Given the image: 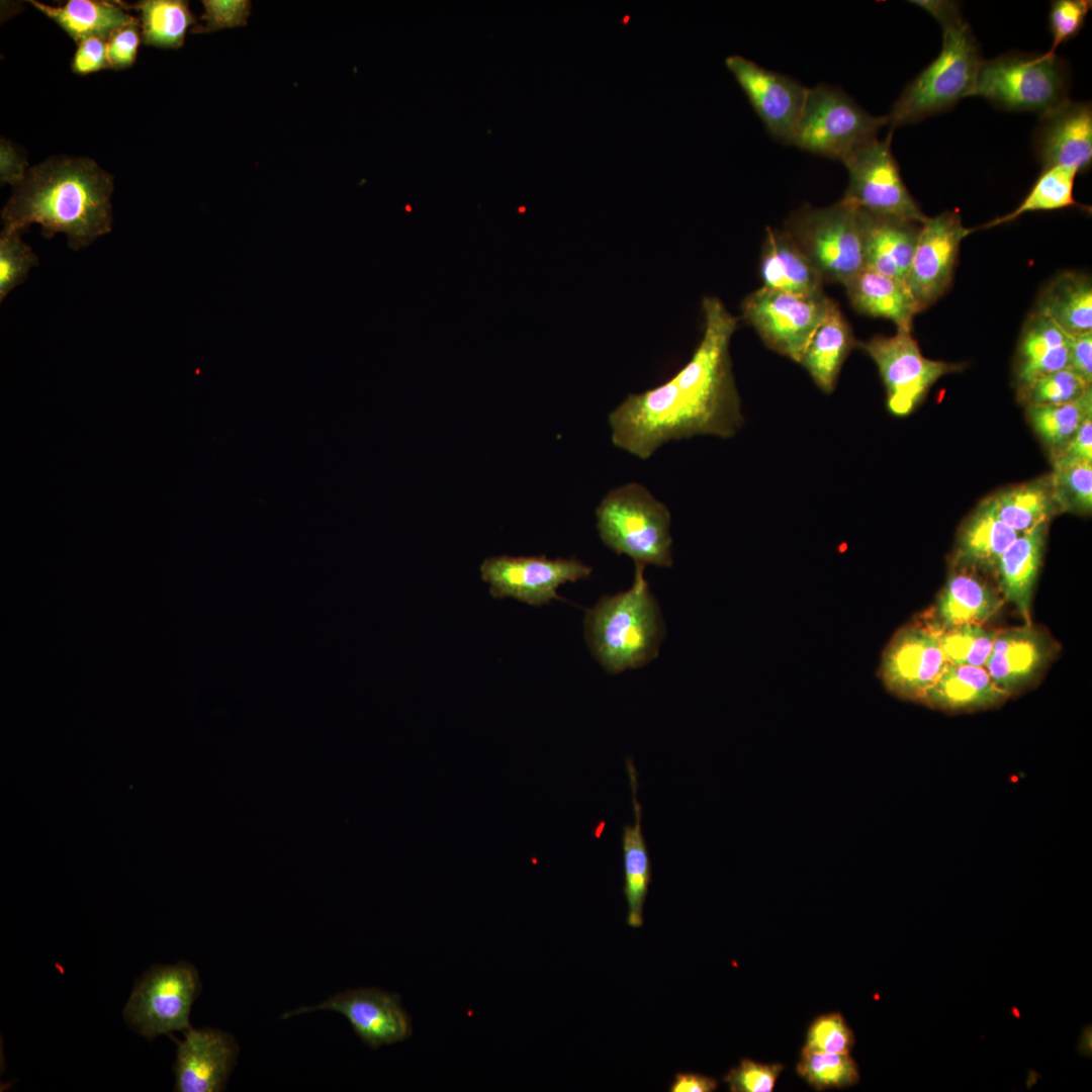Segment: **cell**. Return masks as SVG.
I'll return each mask as SVG.
<instances>
[{
    "label": "cell",
    "mask_w": 1092,
    "mask_h": 1092,
    "mask_svg": "<svg viewBox=\"0 0 1092 1092\" xmlns=\"http://www.w3.org/2000/svg\"><path fill=\"white\" fill-rule=\"evenodd\" d=\"M702 339L688 363L664 383L629 394L608 416L615 447L647 460L670 441L730 438L743 424L729 353L737 327L717 297L703 299Z\"/></svg>",
    "instance_id": "cell-1"
},
{
    "label": "cell",
    "mask_w": 1092,
    "mask_h": 1092,
    "mask_svg": "<svg viewBox=\"0 0 1092 1092\" xmlns=\"http://www.w3.org/2000/svg\"><path fill=\"white\" fill-rule=\"evenodd\" d=\"M112 190V176L91 159H48L14 189L1 212L3 230L23 233L39 223L43 237L64 233L77 251L111 231Z\"/></svg>",
    "instance_id": "cell-2"
},
{
    "label": "cell",
    "mask_w": 1092,
    "mask_h": 1092,
    "mask_svg": "<svg viewBox=\"0 0 1092 1092\" xmlns=\"http://www.w3.org/2000/svg\"><path fill=\"white\" fill-rule=\"evenodd\" d=\"M635 565L631 588L602 598L585 614L588 645L612 673L649 662L657 656L663 637L659 609L643 576L645 566Z\"/></svg>",
    "instance_id": "cell-3"
},
{
    "label": "cell",
    "mask_w": 1092,
    "mask_h": 1092,
    "mask_svg": "<svg viewBox=\"0 0 1092 1092\" xmlns=\"http://www.w3.org/2000/svg\"><path fill=\"white\" fill-rule=\"evenodd\" d=\"M982 63L967 22L943 30L940 53L905 87L887 115L891 130L947 111L971 96Z\"/></svg>",
    "instance_id": "cell-4"
},
{
    "label": "cell",
    "mask_w": 1092,
    "mask_h": 1092,
    "mask_svg": "<svg viewBox=\"0 0 1092 1092\" xmlns=\"http://www.w3.org/2000/svg\"><path fill=\"white\" fill-rule=\"evenodd\" d=\"M603 543L638 565L670 567L671 515L644 485L629 482L611 489L596 509Z\"/></svg>",
    "instance_id": "cell-5"
},
{
    "label": "cell",
    "mask_w": 1092,
    "mask_h": 1092,
    "mask_svg": "<svg viewBox=\"0 0 1092 1092\" xmlns=\"http://www.w3.org/2000/svg\"><path fill=\"white\" fill-rule=\"evenodd\" d=\"M1070 72L1057 55L1009 52L983 61L971 96L1039 115L1069 99Z\"/></svg>",
    "instance_id": "cell-6"
},
{
    "label": "cell",
    "mask_w": 1092,
    "mask_h": 1092,
    "mask_svg": "<svg viewBox=\"0 0 1092 1092\" xmlns=\"http://www.w3.org/2000/svg\"><path fill=\"white\" fill-rule=\"evenodd\" d=\"M786 232L824 281L844 285L864 269L860 211L843 199L823 208L802 207L789 218Z\"/></svg>",
    "instance_id": "cell-7"
},
{
    "label": "cell",
    "mask_w": 1092,
    "mask_h": 1092,
    "mask_svg": "<svg viewBox=\"0 0 1092 1092\" xmlns=\"http://www.w3.org/2000/svg\"><path fill=\"white\" fill-rule=\"evenodd\" d=\"M885 125L887 115H872L839 88L819 84L808 88L793 145L842 163Z\"/></svg>",
    "instance_id": "cell-8"
},
{
    "label": "cell",
    "mask_w": 1092,
    "mask_h": 1092,
    "mask_svg": "<svg viewBox=\"0 0 1092 1092\" xmlns=\"http://www.w3.org/2000/svg\"><path fill=\"white\" fill-rule=\"evenodd\" d=\"M201 984L194 966L179 962L154 966L139 982L124 1008V1019L152 1040L160 1034L185 1031Z\"/></svg>",
    "instance_id": "cell-9"
},
{
    "label": "cell",
    "mask_w": 1092,
    "mask_h": 1092,
    "mask_svg": "<svg viewBox=\"0 0 1092 1092\" xmlns=\"http://www.w3.org/2000/svg\"><path fill=\"white\" fill-rule=\"evenodd\" d=\"M834 304L826 295L806 297L762 286L744 298L741 310L769 349L799 363Z\"/></svg>",
    "instance_id": "cell-10"
},
{
    "label": "cell",
    "mask_w": 1092,
    "mask_h": 1092,
    "mask_svg": "<svg viewBox=\"0 0 1092 1092\" xmlns=\"http://www.w3.org/2000/svg\"><path fill=\"white\" fill-rule=\"evenodd\" d=\"M875 362L887 393L889 411L909 415L928 389L945 374L960 370L959 364L923 356L911 332L897 330L893 336H875L856 343Z\"/></svg>",
    "instance_id": "cell-11"
},
{
    "label": "cell",
    "mask_w": 1092,
    "mask_h": 1092,
    "mask_svg": "<svg viewBox=\"0 0 1092 1092\" xmlns=\"http://www.w3.org/2000/svg\"><path fill=\"white\" fill-rule=\"evenodd\" d=\"M893 130L842 163L849 181L843 200L863 211L922 223L927 216L909 193L891 150Z\"/></svg>",
    "instance_id": "cell-12"
},
{
    "label": "cell",
    "mask_w": 1092,
    "mask_h": 1092,
    "mask_svg": "<svg viewBox=\"0 0 1092 1092\" xmlns=\"http://www.w3.org/2000/svg\"><path fill=\"white\" fill-rule=\"evenodd\" d=\"M479 570L494 599L509 597L532 606L564 601L557 588L592 573V568L576 558L550 559L544 555L491 556L482 561Z\"/></svg>",
    "instance_id": "cell-13"
},
{
    "label": "cell",
    "mask_w": 1092,
    "mask_h": 1092,
    "mask_svg": "<svg viewBox=\"0 0 1092 1092\" xmlns=\"http://www.w3.org/2000/svg\"><path fill=\"white\" fill-rule=\"evenodd\" d=\"M948 663L938 627L914 623L899 630L888 644L880 675L892 694L920 702Z\"/></svg>",
    "instance_id": "cell-14"
},
{
    "label": "cell",
    "mask_w": 1092,
    "mask_h": 1092,
    "mask_svg": "<svg viewBox=\"0 0 1092 1092\" xmlns=\"http://www.w3.org/2000/svg\"><path fill=\"white\" fill-rule=\"evenodd\" d=\"M975 229L966 228L961 215L944 211L921 223L906 284L920 310L949 288L962 241Z\"/></svg>",
    "instance_id": "cell-15"
},
{
    "label": "cell",
    "mask_w": 1092,
    "mask_h": 1092,
    "mask_svg": "<svg viewBox=\"0 0 1092 1092\" xmlns=\"http://www.w3.org/2000/svg\"><path fill=\"white\" fill-rule=\"evenodd\" d=\"M725 65L744 91L766 131L775 140L793 145L808 88L742 56L727 57Z\"/></svg>",
    "instance_id": "cell-16"
},
{
    "label": "cell",
    "mask_w": 1092,
    "mask_h": 1092,
    "mask_svg": "<svg viewBox=\"0 0 1092 1092\" xmlns=\"http://www.w3.org/2000/svg\"><path fill=\"white\" fill-rule=\"evenodd\" d=\"M315 1010H332L344 1015L355 1033L376 1050L407 1039L413 1034L412 1019L396 993L378 988H360L337 993L316 1006L299 1007L282 1018Z\"/></svg>",
    "instance_id": "cell-17"
},
{
    "label": "cell",
    "mask_w": 1092,
    "mask_h": 1092,
    "mask_svg": "<svg viewBox=\"0 0 1092 1092\" xmlns=\"http://www.w3.org/2000/svg\"><path fill=\"white\" fill-rule=\"evenodd\" d=\"M1032 148L1043 168L1062 166L1077 173L1092 163V107L1090 102L1066 100L1039 115Z\"/></svg>",
    "instance_id": "cell-18"
},
{
    "label": "cell",
    "mask_w": 1092,
    "mask_h": 1092,
    "mask_svg": "<svg viewBox=\"0 0 1092 1092\" xmlns=\"http://www.w3.org/2000/svg\"><path fill=\"white\" fill-rule=\"evenodd\" d=\"M178 1044L173 1071L178 1092H218L224 1090L237 1062L239 1046L234 1036L214 1028L184 1031Z\"/></svg>",
    "instance_id": "cell-19"
},
{
    "label": "cell",
    "mask_w": 1092,
    "mask_h": 1092,
    "mask_svg": "<svg viewBox=\"0 0 1092 1092\" xmlns=\"http://www.w3.org/2000/svg\"><path fill=\"white\" fill-rule=\"evenodd\" d=\"M1054 654V645L1038 629L1025 624L999 631L985 669L1009 697L1035 679Z\"/></svg>",
    "instance_id": "cell-20"
},
{
    "label": "cell",
    "mask_w": 1092,
    "mask_h": 1092,
    "mask_svg": "<svg viewBox=\"0 0 1092 1092\" xmlns=\"http://www.w3.org/2000/svg\"><path fill=\"white\" fill-rule=\"evenodd\" d=\"M859 211L864 236V268L906 282L921 223Z\"/></svg>",
    "instance_id": "cell-21"
},
{
    "label": "cell",
    "mask_w": 1092,
    "mask_h": 1092,
    "mask_svg": "<svg viewBox=\"0 0 1092 1092\" xmlns=\"http://www.w3.org/2000/svg\"><path fill=\"white\" fill-rule=\"evenodd\" d=\"M760 276L764 287L806 297H819L823 278L787 232L766 229Z\"/></svg>",
    "instance_id": "cell-22"
},
{
    "label": "cell",
    "mask_w": 1092,
    "mask_h": 1092,
    "mask_svg": "<svg viewBox=\"0 0 1092 1092\" xmlns=\"http://www.w3.org/2000/svg\"><path fill=\"white\" fill-rule=\"evenodd\" d=\"M1008 698L984 667L948 663L920 703L945 712H972L1000 706Z\"/></svg>",
    "instance_id": "cell-23"
},
{
    "label": "cell",
    "mask_w": 1092,
    "mask_h": 1092,
    "mask_svg": "<svg viewBox=\"0 0 1092 1092\" xmlns=\"http://www.w3.org/2000/svg\"><path fill=\"white\" fill-rule=\"evenodd\" d=\"M844 286L855 310L890 320L897 330L911 332L913 318L921 311L906 282L868 268Z\"/></svg>",
    "instance_id": "cell-24"
},
{
    "label": "cell",
    "mask_w": 1092,
    "mask_h": 1092,
    "mask_svg": "<svg viewBox=\"0 0 1092 1092\" xmlns=\"http://www.w3.org/2000/svg\"><path fill=\"white\" fill-rule=\"evenodd\" d=\"M1046 525L1019 534L1002 554L995 570L1004 599L1014 605L1025 624H1031V598L1042 558Z\"/></svg>",
    "instance_id": "cell-25"
},
{
    "label": "cell",
    "mask_w": 1092,
    "mask_h": 1092,
    "mask_svg": "<svg viewBox=\"0 0 1092 1092\" xmlns=\"http://www.w3.org/2000/svg\"><path fill=\"white\" fill-rule=\"evenodd\" d=\"M1018 535L998 517L987 499L963 525L954 563L962 569L995 571L1000 557Z\"/></svg>",
    "instance_id": "cell-26"
},
{
    "label": "cell",
    "mask_w": 1092,
    "mask_h": 1092,
    "mask_svg": "<svg viewBox=\"0 0 1092 1092\" xmlns=\"http://www.w3.org/2000/svg\"><path fill=\"white\" fill-rule=\"evenodd\" d=\"M626 767L632 790L635 822L634 825L626 824L623 827V893L628 904L627 923L637 928L643 925V907L651 882V861L642 832V807L636 798L638 772L631 758L626 759Z\"/></svg>",
    "instance_id": "cell-27"
},
{
    "label": "cell",
    "mask_w": 1092,
    "mask_h": 1092,
    "mask_svg": "<svg viewBox=\"0 0 1092 1092\" xmlns=\"http://www.w3.org/2000/svg\"><path fill=\"white\" fill-rule=\"evenodd\" d=\"M854 346L851 328L835 303L816 329L799 363L815 384L829 394L835 389L841 367Z\"/></svg>",
    "instance_id": "cell-28"
},
{
    "label": "cell",
    "mask_w": 1092,
    "mask_h": 1092,
    "mask_svg": "<svg viewBox=\"0 0 1092 1092\" xmlns=\"http://www.w3.org/2000/svg\"><path fill=\"white\" fill-rule=\"evenodd\" d=\"M1069 335L1050 318L1033 311L1026 320L1018 344L1016 378L1019 387L1068 367Z\"/></svg>",
    "instance_id": "cell-29"
},
{
    "label": "cell",
    "mask_w": 1092,
    "mask_h": 1092,
    "mask_svg": "<svg viewBox=\"0 0 1092 1092\" xmlns=\"http://www.w3.org/2000/svg\"><path fill=\"white\" fill-rule=\"evenodd\" d=\"M38 9L63 28L77 43L85 38L108 39L118 29L139 20L128 13L125 3L103 0H70L61 6H51L30 0Z\"/></svg>",
    "instance_id": "cell-30"
},
{
    "label": "cell",
    "mask_w": 1092,
    "mask_h": 1092,
    "mask_svg": "<svg viewBox=\"0 0 1092 1092\" xmlns=\"http://www.w3.org/2000/svg\"><path fill=\"white\" fill-rule=\"evenodd\" d=\"M1002 599L986 583L968 573L949 575L936 604L941 629L963 625H982L994 617Z\"/></svg>",
    "instance_id": "cell-31"
},
{
    "label": "cell",
    "mask_w": 1092,
    "mask_h": 1092,
    "mask_svg": "<svg viewBox=\"0 0 1092 1092\" xmlns=\"http://www.w3.org/2000/svg\"><path fill=\"white\" fill-rule=\"evenodd\" d=\"M1036 311L1055 323L1067 335L1092 331V285L1085 274L1067 272L1044 289Z\"/></svg>",
    "instance_id": "cell-32"
},
{
    "label": "cell",
    "mask_w": 1092,
    "mask_h": 1092,
    "mask_svg": "<svg viewBox=\"0 0 1092 1092\" xmlns=\"http://www.w3.org/2000/svg\"><path fill=\"white\" fill-rule=\"evenodd\" d=\"M989 500L998 517L1018 534L1048 524L1061 511L1051 476L1005 489Z\"/></svg>",
    "instance_id": "cell-33"
},
{
    "label": "cell",
    "mask_w": 1092,
    "mask_h": 1092,
    "mask_svg": "<svg viewBox=\"0 0 1092 1092\" xmlns=\"http://www.w3.org/2000/svg\"><path fill=\"white\" fill-rule=\"evenodd\" d=\"M125 7L140 13L142 41L146 46L178 49L188 28L196 23L188 2L183 0H143Z\"/></svg>",
    "instance_id": "cell-34"
},
{
    "label": "cell",
    "mask_w": 1092,
    "mask_h": 1092,
    "mask_svg": "<svg viewBox=\"0 0 1092 1092\" xmlns=\"http://www.w3.org/2000/svg\"><path fill=\"white\" fill-rule=\"evenodd\" d=\"M1077 174L1075 170L1062 166L1043 168L1028 194L1013 211L997 217L978 229H990L1007 223L1030 211H1046L1079 206L1073 195L1074 180Z\"/></svg>",
    "instance_id": "cell-35"
},
{
    "label": "cell",
    "mask_w": 1092,
    "mask_h": 1092,
    "mask_svg": "<svg viewBox=\"0 0 1092 1092\" xmlns=\"http://www.w3.org/2000/svg\"><path fill=\"white\" fill-rule=\"evenodd\" d=\"M1029 422L1053 457L1092 415V388L1075 401L1059 405H1028Z\"/></svg>",
    "instance_id": "cell-36"
},
{
    "label": "cell",
    "mask_w": 1092,
    "mask_h": 1092,
    "mask_svg": "<svg viewBox=\"0 0 1092 1092\" xmlns=\"http://www.w3.org/2000/svg\"><path fill=\"white\" fill-rule=\"evenodd\" d=\"M798 1074L814 1089L845 1088L859 1080L858 1068L849 1054H830L802 1049Z\"/></svg>",
    "instance_id": "cell-37"
},
{
    "label": "cell",
    "mask_w": 1092,
    "mask_h": 1092,
    "mask_svg": "<svg viewBox=\"0 0 1092 1092\" xmlns=\"http://www.w3.org/2000/svg\"><path fill=\"white\" fill-rule=\"evenodd\" d=\"M938 630L949 663L981 667L985 666L998 633L976 624L947 629L938 627Z\"/></svg>",
    "instance_id": "cell-38"
},
{
    "label": "cell",
    "mask_w": 1092,
    "mask_h": 1092,
    "mask_svg": "<svg viewBox=\"0 0 1092 1092\" xmlns=\"http://www.w3.org/2000/svg\"><path fill=\"white\" fill-rule=\"evenodd\" d=\"M1051 478L1061 511H1091L1092 461L1056 464Z\"/></svg>",
    "instance_id": "cell-39"
},
{
    "label": "cell",
    "mask_w": 1092,
    "mask_h": 1092,
    "mask_svg": "<svg viewBox=\"0 0 1092 1092\" xmlns=\"http://www.w3.org/2000/svg\"><path fill=\"white\" fill-rule=\"evenodd\" d=\"M1089 388L1072 370L1063 368L1020 387V394L1028 405H1059L1079 399Z\"/></svg>",
    "instance_id": "cell-40"
},
{
    "label": "cell",
    "mask_w": 1092,
    "mask_h": 1092,
    "mask_svg": "<svg viewBox=\"0 0 1092 1092\" xmlns=\"http://www.w3.org/2000/svg\"><path fill=\"white\" fill-rule=\"evenodd\" d=\"M19 231L2 230L0 237V300L22 283L31 267L38 264L31 248L20 238Z\"/></svg>",
    "instance_id": "cell-41"
},
{
    "label": "cell",
    "mask_w": 1092,
    "mask_h": 1092,
    "mask_svg": "<svg viewBox=\"0 0 1092 1092\" xmlns=\"http://www.w3.org/2000/svg\"><path fill=\"white\" fill-rule=\"evenodd\" d=\"M853 1032L838 1012L818 1016L810 1024L804 1049L830 1054H849Z\"/></svg>",
    "instance_id": "cell-42"
},
{
    "label": "cell",
    "mask_w": 1092,
    "mask_h": 1092,
    "mask_svg": "<svg viewBox=\"0 0 1092 1092\" xmlns=\"http://www.w3.org/2000/svg\"><path fill=\"white\" fill-rule=\"evenodd\" d=\"M1090 8L1091 1L1088 0H1055L1051 3L1049 26L1053 41L1046 54L1056 55L1060 44L1080 32Z\"/></svg>",
    "instance_id": "cell-43"
},
{
    "label": "cell",
    "mask_w": 1092,
    "mask_h": 1092,
    "mask_svg": "<svg viewBox=\"0 0 1092 1092\" xmlns=\"http://www.w3.org/2000/svg\"><path fill=\"white\" fill-rule=\"evenodd\" d=\"M783 1070L781 1064L744 1059L724 1077L732 1092H770Z\"/></svg>",
    "instance_id": "cell-44"
},
{
    "label": "cell",
    "mask_w": 1092,
    "mask_h": 1092,
    "mask_svg": "<svg viewBox=\"0 0 1092 1092\" xmlns=\"http://www.w3.org/2000/svg\"><path fill=\"white\" fill-rule=\"evenodd\" d=\"M203 25L192 27V33L217 31L223 28L245 26L251 13V1L247 0H203Z\"/></svg>",
    "instance_id": "cell-45"
},
{
    "label": "cell",
    "mask_w": 1092,
    "mask_h": 1092,
    "mask_svg": "<svg viewBox=\"0 0 1092 1092\" xmlns=\"http://www.w3.org/2000/svg\"><path fill=\"white\" fill-rule=\"evenodd\" d=\"M142 41L140 21L115 31L107 40V60L110 69L124 70L136 59Z\"/></svg>",
    "instance_id": "cell-46"
},
{
    "label": "cell",
    "mask_w": 1092,
    "mask_h": 1092,
    "mask_svg": "<svg viewBox=\"0 0 1092 1092\" xmlns=\"http://www.w3.org/2000/svg\"><path fill=\"white\" fill-rule=\"evenodd\" d=\"M71 68L78 75H88L108 69L106 39L89 37L79 41Z\"/></svg>",
    "instance_id": "cell-47"
},
{
    "label": "cell",
    "mask_w": 1092,
    "mask_h": 1092,
    "mask_svg": "<svg viewBox=\"0 0 1092 1092\" xmlns=\"http://www.w3.org/2000/svg\"><path fill=\"white\" fill-rule=\"evenodd\" d=\"M1054 465L1092 461V415L1087 417L1068 443L1054 457Z\"/></svg>",
    "instance_id": "cell-48"
},
{
    "label": "cell",
    "mask_w": 1092,
    "mask_h": 1092,
    "mask_svg": "<svg viewBox=\"0 0 1092 1092\" xmlns=\"http://www.w3.org/2000/svg\"><path fill=\"white\" fill-rule=\"evenodd\" d=\"M1068 367L1087 384L1092 381V331L1069 335Z\"/></svg>",
    "instance_id": "cell-49"
},
{
    "label": "cell",
    "mask_w": 1092,
    "mask_h": 1092,
    "mask_svg": "<svg viewBox=\"0 0 1092 1092\" xmlns=\"http://www.w3.org/2000/svg\"><path fill=\"white\" fill-rule=\"evenodd\" d=\"M0 178L1 182L10 184L16 188L25 179L26 161L20 154L12 147V145L5 141H1L0 148Z\"/></svg>",
    "instance_id": "cell-50"
},
{
    "label": "cell",
    "mask_w": 1092,
    "mask_h": 1092,
    "mask_svg": "<svg viewBox=\"0 0 1092 1092\" xmlns=\"http://www.w3.org/2000/svg\"><path fill=\"white\" fill-rule=\"evenodd\" d=\"M929 13L941 26L942 31L963 23L960 5L954 1L916 0L911 1Z\"/></svg>",
    "instance_id": "cell-51"
},
{
    "label": "cell",
    "mask_w": 1092,
    "mask_h": 1092,
    "mask_svg": "<svg viewBox=\"0 0 1092 1092\" xmlns=\"http://www.w3.org/2000/svg\"><path fill=\"white\" fill-rule=\"evenodd\" d=\"M717 1080L697 1073H677L669 1091L671 1092H712L717 1088Z\"/></svg>",
    "instance_id": "cell-52"
},
{
    "label": "cell",
    "mask_w": 1092,
    "mask_h": 1092,
    "mask_svg": "<svg viewBox=\"0 0 1092 1092\" xmlns=\"http://www.w3.org/2000/svg\"><path fill=\"white\" fill-rule=\"evenodd\" d=\"M1091 1038H1092L1091 1026L1087 1025V1026H1085V1028L1082 1031L1081 1039H1080L1079 1044H1078V1052L1081 1055L1086 1056V1057H1091V1051H1092V1040H1091Z\"/></svg>",
    "instance_id": "cell-53"
}]
</instances>
